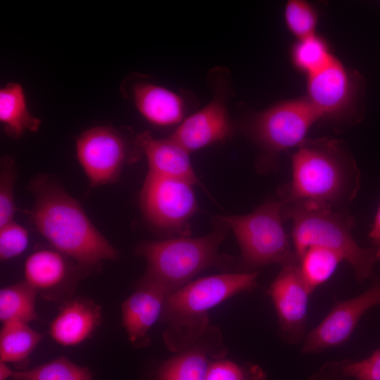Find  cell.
Masks as SVG:
<instances>
[{"mask_svg":"<svg viewBox=\"0 0 380 380\" xmlns=\"http://www.w3.org/2000/svg\"><path fill=\"white\" fill-rule=\"evenodd\" d=\"M29 188L34 198L31 220L53 248L72 259L87 274L102 262L118 259V251L56 179L40 175L30 180Z\"/></svg>","mask_w":380,"mask_h":380,"instance_id":"1","label":"cell"},{"mask_svg":"<svg viewBox=\"0 0 380 380\" xmlns=\"http://www.w3.org/2000/svg\"><path fill=\"white\" fill-rule=\"evenodd\" d=\"M28 242V232L20 224L12 221L1 226V260H7L20 255L26 249Z\"/></svg>","mask_w":380,"mask_h":380,"instance_id":"29","label":"cell"},{"mask_svg":"<svg viewBox=\"0 0 380 380\" xmlns=\"http://www.w3.org/2000/svg\"><path fill=\"white\" fill-rule=\"evenodd\" d=\"M11 380H92L89 368L65 357L24 371L14 372Z\"/></svg>","mask_w":380,"mask_h":380,"instance_id":"24","label":"cell"},{"mask_svg":"<svg viewBox=\"0 0 380 380\" xmlns=\"http://www.w3.org/2000/svg\"><path fill=\"white\" fill-rule=\"evenodd\" d=\"M135 144L146 157L148 172L185 180L192 184L198 182L189 152L170 137L158 139L144 131L137 136Z\"/></svg>","mask_w":380,"mask_h":380,"instance_id":"18","label":"cell"},{"mask_svg":"<svg viewBox=\"0 0 380 380\" xmlns=\"http://www.w3.org/2000/svg\"><path fill=\"white\" fill-rule=\"evenodd\" d=\"M192 185L148 172L139 196L148 222L164 231L185 232L183 229L198 210Z\"/></svg>","mask_w":380,"mask_h":380,"instance_id":"8","label":"cell"},{"mask_svg":"<svg viewBox=\"0 0 380 380\" xmlns=\"http://www.w3.org/2000/svg\"><path fill=\"white\" fill-rule=\"evenodd\" d=\"M85 275L76 262L53 247L35 250L24 264V281L42 298L55 302L72 298L77 282Z\"/></svg>","mask_w":380,"mask_h":380,"instance_id":"11","label":"cell"},{"mask_svg":"<svg viewBox=\"0 0 380 380\" xmlns=\"http://www.w3.org/2000/svg\"><path fill=\"white\" fill-rule=\"evenodd\" d=\"M220 223L211 233L201 237L182 236L139 243L136 253L147 263L139 280L160 286L169 296L191 282L203 270L229 265L231 258L218 252L229 229L221 220Z\"/></svg>","mask_w":380,"mask_h":380,"instance_id":"5","label":"cell"},{"mask_svg":"<svg viewBox=\"0 0 380 380\" xmlns=\"http://www.w3.org/2000/svg\"><path fill=\"white\" fill-rule=\"evenodd\" d=\"M292 59L298 69L310 75L326 67L334 57L326 42L315 34L298 39L292 49Z\"/></svg>","mask_w":380,"mask_h":380,"instance_id":"25","label":"cell"},{"mask_svg":"<svg viewBox=\"0 0 380 380\" xmlns=\"http://www.w3.org/2000/svg\"><path fill=\"white\" fill-rule=\"evenodd\" d=\"M319 118L306 97L284 101L254 115L248 132L263 151L266 161H273L305 139L312 125Z\"/></svg>","mask_w":380,"mask_h":380,"instance_id":"7","label":"cell"},{"mask_svg":"<svg viewBox=\"0 0 380 380\" xmlns=\"http://www.w3.org/2000/svg\"><path fill=\"white\" fill-rule=\"evenodd\" d=\"M232 133L224 103L222 99H214L182 121L170 137L190 153L223 141Z\"/></svg>","mask_w":380,"mask_h":380,"instance_id":"16","label":"cell"},{"mask_svg":"<svg viewBox=\"0 0 380 380\" xmlns=\"http://www.w3.org/2000/svg\"><path fill=\"white\" fill-rule=\"evenodd\" d=\"M14 371L11 370L5 362L0 363V380H6L9 377L11 378Z\"/></svg>","mask_w":380,"mask_h":380,"instance_id":"32","label":"cell"},{"mask_svg":"<svg viewBox=\"0 0 380 380\" xmlns=\"http://www.w3.org/2000/svg\"><path fill=\"white\" fill-rule=\"evenodd\" d=\"M137 287L122 304V324L132 345L141 348L151 342L148 333L160 318L168 293L151 282L139 280Z\"/></svg>","mask_w":380,"mask_h":380,"instance_id":"15","label":"cell"},{"mask_svg":"<svg viewBox=\"0 0 380 380\" xmlns=\"http://www.w3.org/2000/svg\"><path fill=\"white\" fill-rule=\"evenodd\" d=\"M284 18L289 30L298 39L315 34L317 15L309 3L300 0L288 1Z\"/></svg>","mask_w":380,"mask_h":380,"instance_id":"26","label":"cell"},{"mask_svg":"<svg viewBox=\"0 0 380 380\" xmlns=\"http://www.w3.org/2000/svg\"><path fill=\"white\" fill-rule=\"evenodd\" d=\"M132 94L137 110L150 123L167 127L182 122L185 104L176 92L150 82H138L133 85Z\"/></svg>","mask_w":380,"mask_h":380,"instance_id":"19","label":"cell"},{"mask_svg":"<svg viewBox=\"0 0 380 380\" xmlns=\"http://www.w3.org/2000/svg\"><path fill=\"white\" fill-rule=\"evenodd\" d=\"M343 372L355 380H380V349L363 360L347 362Z\"/></svg>","mask_w":380,"mask_h":380,"instance_id":"30","label":"cell"},{"mask_svg":"<svg viewBox=\"0 0 380 380\" xmlns=\"http://www.w3.org/2000/svg\"><path fill=\"white\" fill-rule=\"evenodd\" d=\"M362 81L336 59L322 70L308 75L306 99L319 118L338 119L353 112Z\"/></svg>","mask_w":380,"mask_h":380,"instance_id":"10","label":"cell"},{"mask_svg":"<svg viewBox=\"0 0 380 380\" xmlns=\"http://www.w3.org/2000/svg\"><path fill=\"white\" fill-rule=\"evenodd\" d=\"M369 236L372 243L376 246V250L380 251V205L369 233Z\"/></svg>","mask_w":380,"mask_h":380,"instance_id":"31","label":"cell"},{"mask_svg":"<svg viewBox=\"0 0 380 380\" xmlns=\"http://www.w3.org/2000/svg\"><path fill=\"white\" fill-rule=\"evenodd\" d=\"M283 203V217L292 222L293 251L298 260L308 248L324 247L347 261L357 281L373 276L379 260L376 250L358 245L351 232L355 220L348 212L341 207L310 200Z\"/></svg>","mask_w":380,"mask_h":380,"instance_id":"4","label":"cell"},{"mask_svg":"<svg viewBox=\"0 0 380 380\" xmlns=\"http://www.w3.org/2000/svg\"><path fill=\"white\" fill-rule=\"evenodd\" d=\"M206 380H267V377L258 365H239L224 357L211 362Z\"/></svg>","mask_w":380,"mask_h":380,"instance_id":"28","label":"cell"},{"mask_svg":"<svg viewBox=\"0 0 380 380\" xmlns=\"http://www.w3.org/2000/svg\"><path fill=\"white\" fill-rule=\"evenodd\" d=\"M292 177L280 190L281 200H310L336 207L356 196L360 172L343 141L306 139L291 155Z\"/></svg>","mask_w":380,"mask_h":380,"instance_id":"2","label":"cell"},{"mask_svg":"<svg viewBox=\"0 0 380 380\" xmlns=\"http://www.w3.org/2000/svg\"><path fill=\"white\" fill-rule=\"evenodd\" d=\"M258 272L224 273L191 281L165 299L160 320L163 341L177 353L195 342L210 326L208 312L215 305L258 286Z\"/></svg>","mask_w":380,"mask_h":380,"instance_id":"3","label":"cell"},{"mask_svg":"<svg viewBox=\"0 0 380 380\" xmlns=\"http://www.w3.org/2000/svg\"><path fill=\"white\" fill-rule=\"evenodd\" d=\"M16 177L14 160L10 156H4L0 171V227L13 221L16 211L14 198Z\"/></svg>","mask_w":380,"mask_h":380,"instance_id":"27","label":"cell"},{"mask_svg":"<svg viewBox=\"0 0 380 380\" xmlns=\"http://www.w3.org/2000/svg\"><path fill=\"white\" fill-rule=\"evenodd\" d=\"M0 121L4 132L13 139H19L27 131H38L41 120L28 111L20 84L11 82L1 89Z\"/></svg>","mask_w":380,"mask_h":380,"instance_id":"20","label":"cell"},{"mask_svg":"<svg viewBox=\"0 0 380 380\" xmlns=\"http://www.w3.org/2000/svg\"><path fill=\"white\" fill-rule=\"evenodd\" d=\"M38 293L25 281L2 288L0 291V320L25 323L37 320L35 302Z\"/></svg>","mask_w":380,"mask_h":380,"instance_id":"22","label":"cell"},{"mask_svg":"<svg viewBox=\"0 0 380 380\" xmlns=\"http://www.w3.org/2000/svg\"><path fill=\"white\" fill-rule=\"evenodd\" d=\"M226 353L219 328L210 325L195 342L160 366L157 380H206L211 362Z\"/></svg>","mask_w":380,"mask_h":380,"instance_id":"14","label":"cell"},{"mask_svg":"<svg viewBox=\"0 0 380 380\" xmlns=\"http://www.w3.org/2000/svg\"><path fill=\"white\" fill-rule=\"evenodd\" d=\"M44 335L28 324L16 320L2 323L0 331V360L19 363L27 359Z\"/></svg>","mask_w":380,"mask_h":380,"instance_id":"21","label":"cell"},{"mask_svg":"<svg viewBox=\"0 0 380 380\" xmlns=\"http://www.w3.org/2000/svg\"><path fill=\"white\" fill-rule=\"evenodd\" d=\"M378 259L380 260V251H376Z\"/></svg>","mask_w":380,"mask_h":380,"instance_id":"33","label":"cell"},{"mask_svg":"<svg viewBox=\"0 0 380 380\" xmlns=\"http://www.w3.org/2000/svg\"><path fill=\"white\" fill-rule=\"evenodd\" d=\"M127 153L125 139L110 126L90 128L76 141L77 158L91 188L115 182Z\"/></svg>","mask_w":380,"mask_h":380,"instance_id":"9","label":"cell"},{"mask_svg":"<svg viewBox=\"0 0 380 380\" xmlns=\"http://www.w3.org/2000/svg\"><path fill=\"white\" fill-rule=\"evenodd\" d=\"M342 260L338 253L324 247L311 246L305 251L298 266L312 293L331 277Z\"/></svg>","mask_w":380,"mask_h":380,"instance_id":"23","label":"cell"},{"mask_svg":"<svg viewBox=\"0 0 380 380\" xmlns=\"http://www.w3.org/2000/svg\"><path fill=\"white\" fill-rule=\"evenodd\" d=\"M283 205L281 199L269 201L250 214L220 217L234 233L246 267L298 263L283 226Z\"/></svg>","mask_w":380,"mask_h":380,"instance_id":"6","label":"cell"},{"mask_svg":"<svg viewBox=\"0 0 380 380\" xmlns=\"http://www.w3.org/2000/svg\"><path fill=\"white\" fill-rule=\"evenodd\" d=\"M267 293L274 305L283 338L291 343L300 342L312 291L301 275L298 263L283 266L269 286Z\"/></svg>","mask_w":380,"mask_h":380,"instance_id":"13","label":"cell"},{"mask_svg":"<svg viewBox=\"0 0 380 380\" xmlns=\"http://www.w3.org/2000/svg\"><path fill=\"white\" fill-rule=\"evenodd\" d=\"M101 321V309L92 300L76 297L64 303L50 324L49 334L63 346L79 345L91 336Z\"/></svg>","mask_w":380,"mask_h":380,"instance_id":"17","label":"cell"},{"mask_svg":"<svg viewBox=\"0 0 380 380\" xmlns=\"http://www.w3.org/2000/svg\"><path fill=\"white\" fill-rule=\"evenodd\" d=\"M379 304L380 279H378L357 296L337 302L325 318L306 336L302 352L317 353L343 343L353 332L361 317Z\"/></svg>","mask_w":380,"mask_h":380,"instance_id":"12","label":"cell"}]
</instances>
